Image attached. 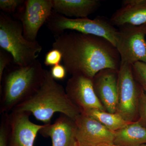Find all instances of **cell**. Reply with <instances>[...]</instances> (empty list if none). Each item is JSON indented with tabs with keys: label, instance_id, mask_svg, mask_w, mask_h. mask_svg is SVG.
Listing matches in <instances>:
<instances>
[{
	"label": "cell",
	"instance_id": "cell-1",
	"mask_svg": "<svg viewBox=\"0 0 146 146\" xmlns=\"http://www.w3.org/2000/svg\"><path fill=\"white\" fill-rule=\"evenodd\" d=\"M53 48L60 51L67 72L93 79L102 70H119L121 58L117 48L103 37L70 31L56 36Z\"/></svg>",
	"mask_w": 146,
	"mask_h": 146
},
{
	"label": "cell",
	"instance_id": "cell-2",
	"mask_svg": "<svg viewBox=\"0 0 146 146\" xmlns=\"http://www.w3.org/2000/svg\"><path fill=\"white\" fill-rule=\"evenodd\" d=\"M46 70L36 59L28 66L9 65L0 80V114L9 113L38 91Z\"/></svg>",
	"mask_w": 146,
	"mask_h": 146
},
{
	"label": "cell",
	"instance_id": "cell-3",
	"mask_svg": "<svg viewBox=\"0 0 146 146\" xmlns=\"http://www.w3.org/2000/svg\"><path fill=\"white\" fill-rule=\"evenodd\" d=\"M13 111L30 112L45 125L51 123L52 118L56 112L64 114L74 121L81 113L68 98L65 88L56 81L47 70L44 80L38 91Z\"/></svg>",
	"mask_w": 146,
	"mask_h": 146
},
{
	"label": "cell",
	"instance_id": "cell-4",
	"mask_svg": "<svg viewBox=\"0 0 146 146\" xmlns=\"http://www.w3.org/2000/svg\"><path fill=\"white\" fill-rule=\"evenodd\" d=\"M0 47L11 55L14 65L22 67L37 59L42 50L37 40L30 42L25 38L20 21L2 11L0 13Z\"/></svg>",
	"mask_w": 146,
	"mask_h": 146
},
{
	"label": "cell",
	"instance_id": "cell-5",
	"mask_svg": "<svg viewBox=\"0 0 146 146\" xmlns=\"http://www.w3.org/2000/svg\"><path fill=\"white\" fill-rule=\"evenodd\" d=\"M46 23L49 29L56 36L70 30L103 37L116 47L117 43L119 29L112 25L110 18L104 16H98L94 20L69 18L53 11Z\"/></svg>",
	"mask_w": 146,
	"mask_h": 146
},
{
	"label": "cell",
	"instance_id": "cell-6",
	"mask_svg": "<svg viewBox=\"0 0 146 146\" xmlns=\"http://www.w3.org/2000/svg\"><path fill=\"white\" fill-rule=\"evenodd\" d=\"M142 86L133 75L132 65H121L118 81V102L116 113L127 121L138 120V104Z\"/></svg>",
	"mask_w": 146,
	"mask_h": 146
},
{
	"label": "cell",
	"instance_id": "cell-7",
	"mask_svg": "<svg viewBox=\"0 0 146 146\" xmlns=\"http://www.w3.org/2000/svg\"><path fill=\"white\" fill-rule=\"evenodd\" d=\"M145 26L124 25L118 27L119 34L116 48L121 65H132L138 61L146 64Z\"/></svg>",
	"mask_w": 146,
	"mask_h": 146
},
{
	"label": "cell",
	"instance_id": "cell-8",
	"mask_svg": "<svg viewBox=\"0 0 146 146\" xmlns=\"http://www.w3.org/2000/svg\"><path fill=\"white\" fill-rule=\"evenodd\" d=\"M53 11L52 0H26L16 18L21 22L24 37L28 41H36L40 29L46 23Z\"/></svg>",
	"mask_w": 146,
	"mask_h": 146
},
{
	"label": "cell",
	"instance_id": "cell-9",
	"mask_svg": "<svg viewBox=\"0 0 146 146\" xmlns=\"http://www.w3.org/2000/svg\"><path fill=\"white\" fill-rule=\"evenodd\" d=\"M79 146H101L114 144L115 132L93 118L81 113L75 120Z\"/></svg>",
	"mask_w": 146,
	"mask_h": 146
},
{
	"label": "cell",
	"instance_id": "cell-10",
	"mask_svg": "<svg viewBox=\"0 0 146 146\" xmlns=\"http://www.w3.org/2000/svg\"><path fill=\"white\" fill-rule=\"evenodd\" d=\"M31 113L13 111L9 113V130L8 146H34L38 133L45 125H40L30 120Z\"/></svg>",
	"mask_w": 146,
	"mask_h": 146
},
{
	"label": "cell",
	"instance_id": "cell-11",
	"mask_svg": "<svg viewBox=\"0 0 146 146\" xmlns=\"http://www.w3.org/2000/svg\"><path fill=\"white\" fill-rule=\"evenodd\" d=\"M65 90L69 98L81 113L91 109L106 111L96 95L92 79L83 76H72L68 80Z\"/></svg>",
	"mask_w": 146,
	"mask_h": 146
},
{
	"label": "cell",
	"instance_id": "cell-12",
	"mask_svg": "<svg viewBox=\"0 0 146 146\" xmlns=\"http://www.w3.org/2000/svg\"><path fill=\"white\" fill-rule=\"evenodd\" d=\"M119 70L105 69L97 73L92 79L96 95L106 111L116 113L118 102Z\"/></svg>",
	"mask_w": 146,
	"mask_h": 146
},
{
	"label": "cell",
	"instance_id": "cell-13",
	"mask_svg": "<svg viewBox=\"0 0 146 146\" xmlns=\"http://www.w3.org/2000/svg\"><path fill=\"white\" fill-rule=\"evenodd\" d=\"M39 133L44 137H50L52 146H79L75 121L62 113L54 123L45 125Z\"/></svg>",
	"mask_w": 146,
	"mask_h": 146
},
{
	"label": "cell",
	"instance_id": "cell-14",
	"mask_svg": "<svg viewBox=\"0 0 146 146\" xmlns=\"http://www.w3.org/2000/svg\"><path fill=\"white\" fill-rule=\"evenodd\" d=\"M112 25L117 27L130 25H146V0H124L119 8L110 18Z\"/></svg>",
	"mask_w": 146,
	"mask_h": 146
},
{
	"label": "cell",
	"instance_id": "cell-15",
	"mask_svg": "<svg viewBox=\"0 0 146 146\" xmlns=\"http://www.w3.org/2000/svg\"><path fill=\"white\" fill-rule=\"evenodd\" d=\"M53 11L66 17L86 18L100 8L99 0H52Z\"/></svg>",
	"mask_w": 146,
	"mask_h": 146
},
{
	"label": "cell",
	"instance_id": "cell-16",
	"mask_svg": "<svg viewBox=\"0 0 146 146\" xmlns=\"http://www.w3.org/2000/svg\"><path fill=\"white\" fill-rule=\"evenodd\" d=\"M146 144V128L137 121L115 132L114 144L120 146H141Z\"/></svg>",
	"mask_w": 146,
	"mask_h": 146
},
{
	"label": "cell",
	"instance_id": "cell-17",
	"mask_svg": "<svg viewBox=\"0 0 146 146\" xmlns=\"http://www.w3.org/2000/svg\"><path fill=\"white\" fill-rule=\"evenodd\" d=\"M82 113L97 120L113 132L121 129L131 123L126 121L117 113H109L98 109L88 110Z\"/></svg>",
	"mask_w": 146,
	"mask_h": 146
},
{
	"label": "cell",
	"instance_id": "cell-18",
	"mask_svg": "<svg viewBox=\"0 0 146 146\" xmlns=\"http://www.w3.org/2000/svg\"><path fill=\"white\" fill-rule=\"evenodd\" d=\"M25 2L24 0H1L0 9L6 14H13L16 18L23 9Z\"/></svg>",
	"mask_w": 146,
	"mask_h": 146
},
{
	"label": "cell",
	"instance_id": "cell-19",
	"mask_svg": "<svg viewBox=\"0 0 146 146\" xmlns=\"http://www.w3.org/2000/svg\"><path fill=\"white\" fill-rule=\"evenodd\" d=\"M132 71L135 79L146 91V64L138 62L132 65Z\"/></svg>",
	"mask_w": 146,
	"mask_h": 146
},
{
	"label": "cell",
	"instance_id": "cell-20",
	"mask_svg": "<svg viewBox=\"0 0 146 146\" xmlns=\"http://www.w3.org/2000/svg\"><path fill=\"white\" fill-rule=\"evenodd\" d=\"M9 130V113L1 115L0 125V146H8Z\"/></svg>",
	"mask_w": 146,
	"mask_h": 146
},
{
	"label": "cell",
	"instance_id": "cell-21",
	"mask_svg": "<svg viewBox=\"0 0 146 146\" xmlns=\"http://www.w3.org/2000/svg\"><path fill=\"white\" fill-rule=\"evenodd\" d=\"M138 121L146 128V91L142 87L138 104Z\"/></svg>",
	"mask_w": 146,
	"mask_h": 146
},
{
	"label": "cell",
	"instance_id": "cell-22",
	"mask_svg": "<svg viewBox=\"0 0 146 146\" xmlns=\"http://www.w3.org/2000/svg\"><path fill=\"white\" fill-rule=\"evenodd\" d=\"M61 60H62V53L58 50L52 48L46 54L44 64L46 66L52 67L60 64Z\"/></svg>",
	"mask_w": 146,
	"mask_h": 146
},
{
	"label": "cell",
	"instance_id": "cell-23",
	"mask_svg": "<svg viewBox=\"0 0 146 146\" xmlns=\"http://www.w3.org/2000/svg\"><path fill=\"white\" fill-rule=\"evenodd\" d=\"M13 61V58L11 55L6 51L0 49V80L4 71Z\"/></svg>",
	"mask_w": 146,
	"mask_h": 146
},
{
	"label": "cell",
	"instance_id": "cell-24",
	"mask_svg": "<svg viewBox=\"0 0 146 146\" xmlns=\"http://www.w3.org/2000/svg\"><path fill=\"white\" fill-rule=\"evenodd\" d=\"M50 72L53 78L58 80L64 79L68 73L64 65L60 64L52 67Z\"/></svg>",
	"mask_w": 146,
	"mask_h": 146
},
{
	"label": "cell",
	"instance_id": "cell-25",
	"mask_svg": "<svg viewBox=\"0 0 146 146\" xmlns=\"http://www.w3.org/2000/svg\"><path fill=\"white\" fill-rule=\"evenodd\" d=\"M101 146H120L115 145V144H108V145H104Z\"/></svg>",
	"mask_w": 146,
	"mask_h": 146
},
{
	"label": "cell",
	"instance_id": "cell-26",
	"mask_svg": "<svg viewBox=\"0 0 146 146\" xmlns=\"http://www.w3.org/2000/svg\"><path fill=\"white\" fill-rule=\"evenodd\" d=\"M141 146H146V144H144V145H141Z\"/></svg>",
	"mask_w": 146,
	"mask_h": 146
},
{
	"label": "cell",
	"instance_id": "cell-27",
	"mask_svg": "<svg viewBox=\"0 0 146 146\" xmlns=\"http://www.w3.org/2000/svg\"><path fill=\"white\" fill-rule=\"evenodd\" d=\"M145 35H146V25L145 26Z\"/></svg>",
	"mask_w": 146,
	"mask_h": 146
}]
</instances>
